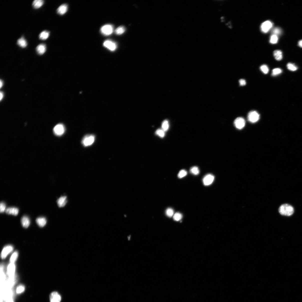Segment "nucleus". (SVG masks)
Segmentation results:
<instances>
[{"instance_id": "32", "label": "nucleus", "mask_w": 302, "mask_h": 302, "mask_svg": "<svg viewBox=\"0 0 302 302\" xmlns=\"http://www.w3.org/2000/svg\"><path fill=\"white\" fill-rule=\"evenodd\" d=\"M282 71L281 69L279 68H276L273 70L272 75L275 76L278 75L282 73Z\"/></svg>"}, {"instance_id": "25", "label": "nucleus", "mask_w": 302, "mask_h": 302, "mask_svg": "<svg viewBox=\"0 0 302 302\" xmlns=\"http://www.w3.org/2000/svg\"><path fill=\"white\" fill-rule=\"evenodd\" d=\"M287 67L288 69L292 71H296L298 69L295 65L291 63H288Z\"/></svg>"}, {"instance_id": "28", "label": "nucleus", "mask_w": 302, "mask_h": 302, "mask_svg": "<svg viewBox=\"0 0 302 302\" xmlns=\"http://www.w3.org/2000/svg\"><path fill=\"white\" fill-rule=\"evenodd\" d=\"M282 30L279 27H276L272 30V33L273 34L276 35L278 36L282 33Z\"/></svg>"}, {"instance_id": "19", "label": "nucleus", "mask_w": 302, "mask_h": 302, "mask_svg": "<svg viewBox=\"0 0 302 302\" xmlns=\"http://www.w3.org/2000/svg\"><path fill=\"white\" fill-rule=\"evenodd\" d=\"M36 223L41 227H43L45 225L46 223V220L45 218L40 217L38 218L36 220Z\"/></svg>"}, {"instance_id": "39", "label": "nucleus", "mask_w": 302, "mask_h": 302, "mask_svg": "<svg viewBox=\"0 0 302 302\" xmlns=\"http://www.w3.org/2000/svg\"><path fill=\"white\" fill-rule=\"evenodd\" d=\"M6 302H14L13 300L11 298L8 299L6 300Z\"/></svg>"}, {"instance_id": "3", "label": "nucleus", "mask_w": 302, "mask_h": 302, "mask_svg": "<svg viewBox=\"0 0 302 302\" xmlns=\"http://www.w3.org/2000/svg\"><path fill=\"white\" fill-rule=\"evenodd\" d=\"M113 25L110 24H106L103 26L100 29L101 33L105 36H109L113 32Z\"/></svg>"}, {"instance_id": "36", "label": "nucleus", "mask_w": 302, "mask_h": 302, "mask_svg": "<svg viewBox=\"0 0 302 302\" xmlns=\"http://www.w3.org/2000/svg\"><path fill=\"white\" fill-rule=\"evenodd\" d=\"M156 133L159 137H163L165 136V132L162 129H159L156 130Z\"/></svg>"}, {"instance_id": "21", "label": "nucleus", "mask_w": 302, "mask_h": 302, "mask_svg": "<svg viewBox=\"0 0 302 302\" xmlns=\"http://www.w3.org/2000/svg\"><path fill=\"white\" fill-rule=\"evenodd\" d=\"M17 44L20 47L22 48H25L27 45V41L23 37L18 40Z\"/></svg>"}, {"instance_id": "14", "label": "nucleus", "mask_w": 302, "mask_h": 302, "mask_svg": "<svg viewBox=\"0 0 302 302\" xmlns=\"http://www.w3.org/2000/svg\"><path fill=\"white\" fill-rule=\"evenodd\" d=\"M68 6L66 4H63L57 9V12L59 14L62 15L66 13L67 10Z\"/></svg>"}, {"instance_id": "27", "label": "nucleus", "mask_w": 302, "mask_h": 302, "mask_svg": "<svg viewBox=\"0 0 302 302\" xmlns=\"http://www.w3.org/2000/svg\"><path fill=\"white\" fill-rule=\"evenodd\" d=\"M278 40V38L277 36L273 34L270 37V42L271 44H275L277 43Z\"/></svg>"}, {"instance_id": "2", "label": "nucleus", "mask_w": 302, "mask_h": 302, "mask_svg": "<svg viewBox=\"0 0 302 302\" xmlns=\"http://www.w3.org/2000/svg\"><path fill=\"white\" fill-rule=\"evenodd\" d=\"M95 137L92 135H87L83 138L82 141V143L83 146L87 147L91 146L94 143Z\"/></svg>"}, {"instance_id": "12", "label": "nucleus", "mask_w": 302, "mask_h": 302, "mask_svg": "<svg viewBox=\"0 0 302 302\" xmlns=\"http://www.w3.org/2000/svg\"><path fill=\"white\" fill-rule=\"evenodd\" d=\"M49 299L50 302H60L61 298L58 292H54L50 294Z\"/></svg>"}, {"instance_id": "18", "label": "nucleus", "mask_w": 302, "mask_h": 302, "mask_svg": "<svg viewBox=\"0 0 302 302\" xmlns=\"http://www.w3.org/2000/svg\"><path fill=\"white\" fill-rule=\"evenodd\" d=\"M44 1L42 0H35L33 2L32 5L35 9H38L43 5Z\"/></svg>"}, {"instance_id": "16", "label": "nucleus", "mask_w": 302, "mask_h": 302, "mask_svg": "<svg viewBox=\"0 0 302 302\" xmlns=\"http://www.w3.org/2000/svg\"><path fill=\"white\" fill-rule=\"evenodd\" d=\"M57 202L58 206L59 207H64L67 202L66 196H64L61 197L57 200Z\"/></svg>"}, {"instance_id": "34", "label": "nucleus", "mask_w": 302, "mask_h": 302, "mask_svg": "<svg viewBox=\"0 0 302 302\" xmlns=\"http://www.w3.org/2000/svg\"><path fill=\"white\" fill-rule=\"evenodd\" d=\"M174 211L171 208H168L166 210V214L168 217H172L174 214Z\"/></svg>"}, {"instance_id": "41", "label": "nucleus", "mask_w": 302, "mask_h": 302, "mask_svg": "<svg viewBox=\"0 0 302 302\" xmlns=\"http://www.w3.org/2000/svg\"><path fill=\"white\" fill-rule=\"evenodd\" d=\"M0 94V100L1 101L3 97V92H1Z\"/></svg>"}, {"instance_id": "1", "label": "nucleus", "mask_w": 302, "mask_h": 302, "mask_svg": "<svg viewBox=\"0 0 302 302\" xmlns=\"http://www.w3.org/2000/svg\"><path fill=\"white\" fill-rule=\"evenodd\" d=\"M279 211L281 214L287 216H291L294 212L293 207L288 204H284L281 206Z\"/></svg>"}, {"instance_id": "42", "label": "nucleus", "mask_w": 302, "mask_h": 302, "mask_svg": "<svg viewBox=\"0 0 302 302\" xmlns=\"http://www.w3.org/2000/svg\"><path fill=\"white\" fill-rule=\"evenodd\" d=\"M3 85V82L1 80L0 81V88H1Z\"/></svg>"}, {"instance_id": "15", "label": "nucleus", "mask_w": 302, "mask_h": 302, "mask_svg": "<svg viewBox=\"0 0 302 302\" xmlns=\"http://www.w3.org/2000/svg\"><path fill=\"white\" fill-rule=\"evenodd\" d=\"M19 210L15 207H9L6 210V213L8 215H12L17 216L18 214Z\"/></svg>"}, {"instance_id": "31", "label": "nucleus", "mask_w": 302, "mask_h": 302, "mask_svg": "<svg viewBox=\"0 0 302 302\" xmlns=\"http://www.w3.org/2000/svg\"><path fill=\"white\" fill-rule=\"evenodd\" d=\"M182 217V214L180 213L177 212L173 216V219L175 221H178L181 220Z\"/></svg>"}, {"instance_id": "5", "label": "nucleus", "mask_w": 302, "mask_h": 302, "mask_svg": "<svg viewBox=\"0 0 302 302\" xmlns=\"http://www.w3.org/2000/svg\"><path fill=\"white\" fill-rule=\"evenodd\" d=\"M53 130V132L55 135L58 136H60L65 132V127L62 124H58L54 128Z\"/></svg>"}, {"instance_id": "6", "label": "nucleus", "mask_w": 302, "mask_h": 302, "mask_svg": "<svg viewBox=\"0 0 302 302\" xmlns=\"http://www.w3.org/2000/svg\"><path fill=\"white\" fill-rule=\"evenodd\" d=\"M272 22L269 20L266 21L262 23L261 26V29L264 33H267L273 27Z\"/></svg>"}, {"instance_id": "29", "label": "nucleus", "mask_w": 302, "mask_h": 302, "mask_svg": "<svg viewBox=\"0 0 302 302\" xmlns=\"http://www.w3.org/2000/svg\"><path fill=\"white\" fill-rule=\"evenodd\" d=\"M125 31V28L123 26H120L118 27L115 30V32L117 35H120L122 34Z\"/></svg>"}, {"instance_id": "17", "label": "nucleus", "mask_w": 302, "mask_h": 302, "mask_svg": "<svg viewBox=\"0 0 302 302\" xmlns=\"http://www.w3.org/2000/svg\"><path fill=\"white\" fill-rule=\"evenodd\" d=\"M21 222L22 226L25 228H28L30 225V220L29 218L26 216H24L22 218Z\"/></svg>"}, {"instance_id": "7", "label": "nucleus", "mask_w": 302, "mask_h": 302, "mask_svg": "<svg viewBox=\"0 0 302 302\" xmlns=\"http://www.w3.org/2000/svg\"><path fill=\"white\" fill-rule=\"evenodd\" d=\"M13 249V247L11 245H7L4 247L2 250L1 254L2 259H5L8 255L12 251Z\"/></svg>"}, {"instance_id": "22", "label": "nucleus", "mask_w": 302, "mask_h": 302, "mask_svg": "<svg viewBox=\"0 0 302 302\" xmlns=\"http://www.w3.org/2000/svg\"><path fill=\"white\" fill-rule=\"evenodd\" d=\"M50 35V32L48 31H44L41 32L39 35V38L41 40H45L47 39Z\"/></svg>"}, {"instance_id": "9", "label": "nucleus", "mask_w": 302, "mask_h": 302, "mask_svg": "<svg viewBox=\"0 0 302 302\" xmlns=\"http://www.w3.org/2000/svg\"><path fill=\"white\" fill-rule=\"evenodd\" d=\"M103 45L105 47L112 51L115 50L117 47L116 43L112 41L108 40L104 42Z\"/></svg>"}, {"instance_id": "40", "label": "nucleus", "mask_w": 302, "mask_h": 302, "mask_svg": "<svg viewBox=\"0 0 302 302\" xmlns=\"http://www.w3.org/2000/svg\"><path fill=\"white\" fill-rule=\"evenodd\" d=\"M298 45L301 48H302V39L300 41L298 42Z\"/></svg>"}, {"instance_id": "24", "label": "nucleus", "mask_w": 302, "mask_h": 302, "mask_svg": "<svg viewBox=\"0 0 302 302\" xmlns=\"http://www.w3.org/2000/svg\"><path fill=\"white\" fill-rule=\"evenodd\" d=\"M18 256V252L17 251H15L14 252L10 257V263H14L17 260Z\"/></svg>"}, {"instance_id": "13", "label": "nucleus", "mask_w": 302, "mask_h": 302, "mask_svg": "<svg viewBox=\"0 0 302 302\" xmlns=\"http://www.w3.org/2000/svg\"><path fill=\"white\" fill-rule=\"evenodd\" d=\"M37 52L38 54L42 55L45 53L46 50L45 44H41L37 46L36 49Z\"/></svg>"}, {"instance_id": "11", "label": "nucleus", "mask_w": 302, "mask_h": 302, "mask_svg": "<svg viewBox=\"0 0 302 302\" xmlns=\"http://www.w3.org/2000/svg\"><path fill=\"white\" fill-rule=\"evenodd\" d=\"M16 267L14 263H10L7 268V274L10 277H14Z\"/></svg>"}, {"instance_id": "4", "label": "nucleus", "mask_w": 302, "mask_h": 302, "mask_svg": "<svg viewBox=\"0 0 302 302\" xmlns=\"http://www.w3.org/2000/svg\"><path fill=\"white\" fill-rule=\"evenodd\" d=\"M248 120L252 123L257 122L260 118V115L258 112L256 111H252L249 112L248 115Z\"/></svg>"}, {"instance_id": "33", "label": "nucleus", "mask_w": 302, "mask_h": 302, "mask_svg": "<svg viewBox=\"0 0 302 302\" xmlns=\"http://www.w3.org/2000/svg\"><path fill=\"white\" fill-rule=\"evenodd\" d=\"M260 69L261 71L265 74L268 73L269 71V68L266 65H261L260 67Z\"/></svg>"}, {"instance_id": "26", "label": "nucleus", "mask_w": 302, "mask_h": 302, "mask_svg": "<svg viewBox=\"0 0 302 302\" xmlns=\"http://www.w3.org/2000/svg\"><path fill=\"white\" fill-rule=\"evenodd\" d=\"M162 129L165 132L167 131L169 128V124L168 121L165 120L163 121L162 125Z\"/></svg>"}, {"instance_id": "38", "label": "nucleus", "mask_w": 302, "mask_h": 302, "mask_svg": "<svg viewBox=\"0 0 302 302\" xmlns=\"http://www.w3.org/2000/svg\"><path fill=\"white\" fill-rule=\"evenodd\" d=\"M239 81L240 85L241 86H243L245 85L246 83L245 80L244 79H240Z\"/></svg>"}, {"instance_id": "10", "label": "nucleus", "mask_w": 302, "mask_h": 302, "mask_svg": "<svg viewBox=\"0 0 302 302\" xmlns=\"http://www.w3.org/2000/svg\"><path fill=\"white\" fill-rule=\"evenodd\" d=\"M214 179V177L211 174H208L204 177L203 182L205 186H209L213 182Z\"/></svg>"}, {"instance_id": "37", "label": "nucleus", "mask_w": 302, "mask_h": 302, "mask_svg": "<svg viewBox=\"0 0 302 302\" xmlns=\"http://www.w3.org/2000/svg\"><path fill=\"white\" fill-rule=\"evenodd\" d=\"M6 205L4 203L1 202L0 204V212L1 213H3L5 211L6 208Z\"/></svg>"}, {"instance_id": "30", "label": "nucleus", "mask_w": 302, "mask_h": 302, "mask_svg": "<svg viewBox=\"0 0 302 302\" xmlns=\"http://www.w3.org/2000/svg\"><path fill=\"white\" fill-rule=\"evenodd\" d=\"M190 171L192 174L196 175L199 174L200 173V170L198 168L195 166L192 167L191 168Z\"/></svg>"}, {"instance_id": "23", "label": "nucleus", "mask_w": 302, "mask_h": 302, "mask_svg": "<svg viewBox=\"0 0 302 302\" xmlns=\"http://www.w3.org/2000/svg\"><path fill=\"white\" fill-rule=\"evenodd\" d=\"M25 289V287L24 285H19L18 286L16 289V293L18 294H21L24 292Z\"/></svg>"}, {"instance_id": "20", "label": "nucleus", "mask_w": 302, "mask_h": 302, "mask_svg": "<svg viewBox=\"0 0 302 302\" xmlns=\"http://www.w3.org/2000/svg\"><path fill=\"white\" fill-rule=\"evenodd\" d=\"M273 55L275 59L277 60L280 61L282 59V53L280 50H276L274 51Z\"/></svg>"}, {"instance_id": "8", "label": "nucleus", "mask_w": 302, "mask_h": 302, "mask_svg": "<svg viewBox=\"0 0 302 302\" xmlns=\"http://www.w3.org/2000/svg\"><path fill=\"white\" fill-rule=\"evenodd\" d=\"M235 127L238 129H242L244 127L245 124L244 119L242 117H238L234 121Z\"/></svg>"}, {"instance_id": "35", "label": "nucleus", "mask_w": 302, "mask_h": 302, "mask_svg": "<svg viewBox=\"0 0 302 302\" xmlns=\"http://www.w3.org/2000/svg\"><path fill=\"white\" fill-rule=\"evenodd\" d=\"M187 172L185 170H183L180 171L178 175V177L179 178L181 179L186 176L187 175Z\"/></svg>"}]
</instances>
